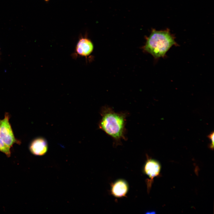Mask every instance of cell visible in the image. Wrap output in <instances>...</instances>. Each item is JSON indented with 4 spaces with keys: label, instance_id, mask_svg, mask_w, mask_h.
Masks as SVG:
<instances>
[{
    "label": "cell",
    "instance_id": "cell-4",
    "mask_svg": "<svg viewBox=\"0 0 214 214\" xmlns=\"http://www.w3.org/2000/svg\"><path fill=\"white\" fill-rule=\"evenodd\" d=\"M93 49V44L91 40L86 37H82L78 41L72 55L74 58L76 59L78 56L86 59L92 53Z\"/></svg>",
    "mask_w": 214,
    "mask_h": 214
},
{
    "label": "cell",
    "instance_id": "cell-2",
    "mask_svg": "<svg viewBox=\"0 0 214 214\" xmlns=\"http://www.w3.org/2000/svg\"><path fill=\"white\" fill-rule=\"evenodd\" d=\"M177 43L169 31L153 29L143 49L155 59L163 57L170 48Z\"/></svg>",
    "mask_w": 214,
    "mask_h": 214
},
{
    "label": "cell",
    "instance_id": "cell-9",
    "mask_svg": "<svg viewBox=\"0 0 214 214\" xmlns=\"http://www.w3.org/2000/svg\"><path fill=\"white\" fill-rule=\"evenodd\" d=\"M211 142L210 144L209 147L212 149H213L214 147V132H213L208 136Z\"/></svg>",
    "mask_w": 214,
    "mask_h": 214
},
{
    "label": "cell",
    "instance_id": "cell-5",
    "mask_svg": "<svg viewBox=\"0 0 214 214\" xmlns=\"http://www.w3.org/2000/svg\"><path fill=\"white\" fill-rule=\"evenodd\" d=\"M161 166L157 161L148 158L144 167V171L150 179L147 181L148 191L151 188L153 178L159 174Z\"/></svg>",
    "mask_w": 214,
    "mask_h": 214
},
{
    "label": "cell",
    "instance_id": "cell-7",
    "mask_svg": "<svg viewBox=\"0 0 214 214\" xmlns=\"http://www.w3.org/2000/svg\"><path fill=\"white\" fill-rule=\"evenodd\" d=\"M111 194L116 197L121 198L125 196L128 191V185L123 180H117L111 184Z\"/></svg>",
    "mask_w": 214,
    "mask_h": 214
},
{
    "label": "cell",
    "instance_id": "cell-1",
    "mask_svg": "<svg viewBox=\"0 0 214 214\" xmlns=\"http://www.w3.org/2000/svg\"><path fill=\"white\" fill-rule=\"evenodd\" d=\"M101 118L98 124L100 129L111 136L116 144L126 140L125 126L127 114L117 112L108 106L103 107L100 111Z\"/></svg>",
    "mask_w": 214,
    "mask_h": 214
},
{
    "label": "cell",
    "instance_id": "cell-8",
    "mask_svg": "<svg viewBox=\"0 0 214 214\" xmlns=\"http://www.w3.org/2000/svg\"><path fill=\"white\" fill-rule=\"evenodd\" d=\"M10 147L6 144L0 137V151L5 154L8 157L11 155Z\"/></svg>",
    "mask_w": 214,
    "mask_h": 214
},
{
    "label": "cell",
    "instance_id": "cell-3",
    "mask_svg": "<svg viewBox=\"0 0 214 214\" xmlns=\"http://www.w3.org/2000/svg\"><path fill=\"white\" fill-rule=\"evenodd\" d=\"M10 116L7 113L5 114L4 118L0 119V137L4 142L11 147L15 143L21 142L15 137L9 122Z\"/></svg>",
    "mask_w": 214,
    "mask_h": 214
},
{
    "label": "cell",
    "instance_id": "cell-6",
    "mask_svg": "<svg viewBox=\"0 0 214 214\" xmlns=\"http://www.w3.org/2000/svg\"><path fill=\"white\" fill-rule=\"evenodd\" d=\"M48 150V144L45 139L38 138L34 140L29 146V150L34 155L41 156L44 155Z\"/></svg>",
    "mask_w": 214,
    "mask_h": 214
},
{
    "label": "cell",
    "instance_id": "cell-10",
    "mask_svg": "<svg viewBox=\"0 0 214 214\" xmlns=\"http://www.w3.org/2000/svg\"><path fill=\"white\" fill-rule=\"evenodd\" d=\"M45 0L46 1H48V0Z\"/></svg>",
    "mask_w": 214,
    "mask_h": 214
}]
</instances>
